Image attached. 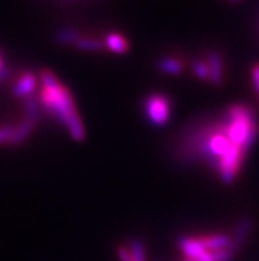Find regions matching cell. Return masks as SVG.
Returning a JSON list of instances; mask_svg holds the SVG:
<instances>
[{"label":"cell","mask_w":259,"mask_h":261,"mask_svg":"<svg viewBox=\"0 0 259 261\" xmlns=\"http://www.w3.org/2000/svg\"><path fill=\"white\" fill-rule=\"evenodd\" d=\"M158 68L160 72L167 73V74H179L184 70L183 63L175 57H161L159 60Z\"/></svg>","instance_id":"8fae6325"},{"label":"cell","mask_w":259,"mask_h":261,"mask_svg":"<svg viewBox=\"0 0 259 261\" xmlns=\"http://www.w3.org/2000/svg\"><path fill=\"white\" fill-rule=\"evenodd\" d=\"M36 84L37 80L35 74L31 72H25L13 86V96L16 98H24V97L28 98V97L32 96V93L36 89Z\"/></svg>","instance_id":"8992f818"},{"label":"cell","mask_w":259,"mask_h":261,"mask_svg":"<svg viewBox=\"0 0 259 261\" xmlns=\"http://www.w3.org/2000/svg\"><path fill=\"white\" fill-rule=\"evenodd\" d=\"M39 98L36 97H28V98L24 101V112H25V117L28 118H37V114H39Z\"/></svg>","instance_id":"9a60e30c"},{"label":"cell","mask_w":259,"mask_h":261,"mask_svg":"<svg viewBox=\"0 0 259 261\" xmlns=\"http://www.w3.org/2000/svg\"><path fill=\"white\" fill-rule=\"evenodd\" d=\"M177 244H179V248L183 251L184 257L185 258H193L198 257L207 252L205 247L201 243L200 238H193V236H181L177 240Z\"/></svg>","instance_id":"5b68a950"},{"label":"cell","mask_w":259,"mask_h":261,"mask_svg":"<svg viewBox=\"0 0 259 261\" xmlns=\"http://www.w3.org/2000/svg\"><path fill=\"white\" fill-rule=\"evenodd\" d=\"M77 49L81 50H90V52H98V50H102L105 46L103 44L99 41V40L90 39V37H81L76 43Z\"/></svg>","instance_id":"4fadbf2b"},{"label":"cell","mask_w":259,"mask_h":261,"mask_svg":"<svg viewBox=\"0 0 259 261\" xmlns=\"http://www.w3.org/2000/svg\"><path fill=\"white\" fill-rule=\"evenodd\" d=\"M118 256L121 258V261H132L131 253H130L128 248L125 247V245H121L118 248Z\"/></svg>","instance_id":"d6986e66"},{"label":"cell","mask_w":259,"mask_h":261,"mask_svg":"<svg viewBox=\"0 0 259 261\" xmlns=\"http://www.w3.org/2000/svg\"><path fill=\"white\" fill-rule=\"evenodd\" d=\"M4 73H6V69H3V61L0 59V80L4 79Z\"/></svg>","instance_id":"44dd1931"},{"label":"cell","mask_w":259,"mask_h":261,"mask_svg":"<svg viewBox=\"0 0 259 261\" xmlns=\"http://www.w3.org/2000/svg\"><path fill=\"white\" fill-rule=\"evenodd\" d=\"M192 69H193V73L198 77V79L208 80V77H209L208 65L207 63H204L203 60H196V61H193V64H192Z\"/></svg>","instance_id":"2e32d148"},{"label":"cell","mask_w":259,"mask_h":261,"mask_svg":"<svg viewBox=\"0 0 259 261\" xmlns=\"http://www.w3.org/2000/svg\"><path fill=\"white\" fill-rule=\"evenodd\" d=\"M127 248L130 251V253H131L132 261H147L145 245H143V243L140 240H138V239L131 240Z\"/></svg>","instance_id":"5bb4252c"},{"label":"cell","mask_w":259,"mask_h":261,"mask_svg":"<svg viewBox=\"0 0 259 261\" xmlns=\"http://www.w3.org/2000/svg\"><path fill=\"white\" fill-rule=\"evenodd\" d=\"M209 77L208 80L214 86H220L223 81V59L218 52H212L208 55L207 60Z\"/></svg>","instance_id":"277c9868"},{"label":"cell","mask_w":259,"mask_h":261,"mask_svg":"<svg viewBox=\"0 0 259 261\" xmlns=\"http://www.w3.org/2000/svg\"><path fill=\"white\" fill-rule=\"evenodd\" d=\"M13 125H3L0 126V145H4L10 142L11 137H12V133H13Z\"/></svg>","instance_id":"ac0fdd59"},{"label":"cell","mask_w":259,"mask_h":261,"mask_svg":"<svg viewBox=\"0 0 259 261\" xmlns=\"http://www.w3.org/2000/svg\"><path fill=\"white\" fill-rule=\"evenodd\" d=\"M105 43L108 49L114 53H119V55L126 53L130 48L128 41L122 36L121 33H108L105 39Z\"/></svg>","instance_id":"30bf717a"},{"label":"cell","mask_w":259,"mask_h":261,"mask_svg":"<svg viewBox=\"0 0 259 261\" xmlns=\"http://www.w3.org/2000/svg\"><path fill=\"white\" fill-rule=\"evenodd\" d=\"M251 77H253V84L254 88H255L256 94L259 96V64H256L253 68V70H251Z\"/></svg>","instance_id":"ffe728a7"},{"label":"cell","mask_w":259,"mask_h":261,"mask_svg":"<svg viewBox=\"0 0 259 261\" xmlns=\"http://www.w3.org/2000/svg\"><path fill=\"white\" fill-rule=\"evenodd\" d=\"M36 119L37 118H25L13 127L12 137H11L10 142H8V146H19L25 141L28 137L31 136V133L35 129V125H36Z\"/></svg>","instance_id":"52a82bcc"},{"label":"cell","mask_w":259,"mask_h":261,"mask_svg":"<svg viewBox=\"0 0 259 261\" xmlns=\"http://www.w3.org/2000/svg\"><path fill=\"white\" fill-rule=\"evenodd\" d=\"M40 79H41V83H43V85L45 86V88H50V86H54L60 83L59 79L56 77V74L48 69L41 70V73H40Z\"/></svg>","instance_id":"e0dca14e"},{"label":"cell","mask_w":259,"mask_h":261,"mask_svg":"<svg viewBox=\"0 0 259 261\" xmlns=\"http://www.w3.org/2000/svg\"><path fill=\"white\" fill-rule=\"evenodd\" d=\"M81 39V35H79L77 31L74 30H61L56 33V41L59 44H63V45H70V44H74Z\"/></svg>","instance_id":"7c38bea8"},{"label":"cell","mask_w":259,"mask_h":261,"mask_svg":"<svg viewBox=\"0 0 259 261\" xmlns=\"http://www.w3.org/2000/svg\"><path fill=\"white\" fill-rule=\"evenodd\" d=\"M222 121L225 133L233 145L247 151L255 143L259 129L255 112L250 106L241 103L232 105L225 113Z\"/></svg>","instance_id":"7a4b0ae2"},{"label":"cell","mask_w":259,"mask_h":261,"mask_svg":"<svg viewBox=\"0 0 259 261\" xmlns=\"http://www.w3.org/2000/svg\"><path fill=\"white\" fill-rule=\"evenodd\" d=\"M253 228V219L251 218H243L238 225L234 229L233 236H230L232 238V243H230V247L234 249V251H238L241 248V245L243 244V242L246 240L247 235L250 233Z\"/></svg>","instance_id":"ba28073f"},{"label":"cell","mask_w":259,"mask_h":261,"mask_svg":"<svg viewBox=\"0 0 259 261\" xmlns=\"http://www.w3.org/2000/svg\"><path fill=\"white\" fill-rule=\"evenodd\" d=\"M203 243V245L205 247L207 251L216 252L220 251V249L227 248L232 243V238L229 235H225V233H216V235H207V236H198Z\"/></svg>","instance_id":"9c48e42d"},{"label":"cell","mask_w":259,"mask_h":261,"mask_svg":"<svg viewBox=\"0 0 259 261\" xmlns=\"http://www.w3.org/2000/svg\"><path fill=\"white\" fill-rule=\"evenodd\" d=\"M148 121L154 126H163L171 117V99L161 93H152L143 102Z\"/></svg>","instance_id":"3957f363"},{"label":"cell","mask_w":259,"mask_h":261,"mask_svg":"<svg viewBox=\"0 0 259 261\" xmlns=\"http://www.w3.org/2000/svg\"><path fill=\"white\" fill-rule=\"evenodd\" d=\"M39 103L46 113H49L65 126L74 141H83L85 127L77 113L72 93L66 86L61 83L50 88L43 86L39 94Z\"/></svg>","instance_id":"6da1fadb"}]
</instances>
